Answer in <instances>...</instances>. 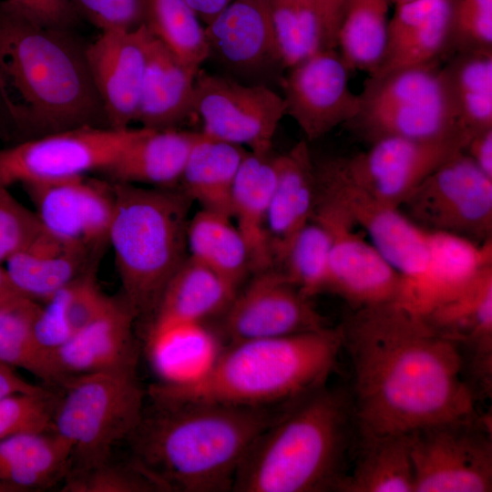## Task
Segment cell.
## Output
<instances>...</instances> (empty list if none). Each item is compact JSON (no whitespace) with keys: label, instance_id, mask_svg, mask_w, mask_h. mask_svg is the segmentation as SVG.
I'll return each mask as SVG.
<instances>
[{"label":"cell","instance_id":"1","mask_svg":"<svg viewBox=\"0 0 492 492\" xmlns=\"http://www.w3.org/2000/svg\"><path fill=\"white\" fill-rule=\"evenodd\" d=\"M338 328L359 431L409 434L477 412L455 343L401 301L351 309Z\"/></svg>","mask_w":492,"mask_h":492},{"label":"cell","instance_id":"2","mask_svg":"<svg viewBox=\"0 0 492 492\" xmlns=\"http://www.w3.org/2000/svg\"><path fill=\"white\" fill-rule=\"evenodd\" d=\"M0 89L21 140L83 126L110 128L87 45L6 0H0Z\"/></svg>","mask_w":492,"mask_h":492},{"label":"cell","instance_id":"3","mask_svg":"<svg viewBox=\"0 0 492 492\" xmlns=\"http://www.w3.org/2000/svg\"><path fill=\"white\" fill-rule=\"evenodd\" d=\"M128 438L159 491L232 490L250 449L282 407L157 403Z\"/></svg>","mask_w":492,"mask_h":492},{"label":"cell","instance_id":"4","mask_svg":"<svg viewBox=\"0 0 492 492\" xmlns=\"http://www.w3.org/2000/svg\"><path fill=\"white\" fill-rule=\"evenodd\" d=\"M348 386L328 384L284 406L235 478L242 492H339L357 439Z\"/></svg>","mask_w":492,"mask_h":492},{"label":"cell","instance_id":"5","mask_svg":"<svg viewBox=\"0 0 492 492\" xmlns=\"http://www.w3.org/2000/svg\"><path fill=\"white\" fill-rule=\"evenodd\" d=\"M342 351L338 326L228 343L200 381L182 386L159 383L149 395L157 403L282 407L326 385Z\"/></svg>","mask_w":492,"mask_h":492},{"label":"cell","instance_id":"6","mask_svg":"<svg viewBox=\"0 0 492 492\" xmlns=\"http://www.w3.org/2000/svg\"><path fill=\"white\" fill-rule=\"evenodd\" d=\"M112 183L115 203L108 240L121 297L136 317L152 315L167 283L188 257L192 201L179 189Z\"/></svg>","mask_w":492,"mask_h":492},{"label":"cell","instance_id":"7","mask_svg":"<svg viewBox=\"0 0 492 492\" xmlns=\"http://www.w3.org/2000/svg\"><path fill=\"white\" fill-rule=\"evenodd\" d=\"M53 432L72 448L69 470L97 466L128 440L144 414L137 368L80 374L60 386Z\"/></svg>","mask_w":492,"mask_h":492},{"label":"cell","instance_id":"8","mask_svg":"<svg viewBox=\"0 0 492 492\" xmlns=\"http://www.w3.org/2000/svg\"><path fill=\"white\" fill-rule=\"evenodd\" d=\"M352 124L372 142L388 137L432 139L460 128L442 67L432 64L367 77Z\"/></svg>","mask_w":492,"mask_h":492},{"label":"cell","instance_id":"9","mask_svg":"<svg viewBox=\"0 0 492 492\" xmlns=\"http://www.w3.org/2000/svg\"><path fill=\"white\" fill-rule=\"evenodd\" d=\"M415 492L492 491L491 416L475 412L410 433Z\"/></svg>","mask_w":492,"mask_h":492},{"label":"cell","instance_id":"10","mask_svg":"<svg viewBox=\"0 0 492 492\" xmlns=\"http://www.w3.org/2000/svg\"><path fill=\"white\" fill-rule=\"evenodd\" d=\"M316 195L344 211L355 226L401 275V300L422 279L428 264L429 231L412 221L400 208L382 204L349 177L343 158L315 163Z\"/></svg>","mask_w":492,"mask_h":492},{"label":"cell","instance_id":"11","mask_svg":"<svg viewBox=\"0 0 492 492\" xmlns=\"http://www.w3.org/2000/svg\"><path fill=\"white\" fill-rule=\"evenodd\" d=\"M401 208L425 230L477 243L492 240V178L463 151L431 172Z\"/></svg>","mask_w":492,"mask_h":492},{"label":"cell","instance_id":"12","mask_svg":"<svg viewBox=\"0 0 492 492\" xmlns=\"http://www.w3.org/2000/svg\"><path fill=\"white\" fill-rule=\"evenodd\" d=\"M132 130L83 126L18 141L0 149V183L24 186L103 172Z\"/></svg>","mask_w":492,"mask_h":492},{"label":"cell","instance_id":"13","mask_svg":"<svg viewBox=\"0 0 492 492\" xmlns=\"http://www.w3.org/2000/svg\"><path fill=\"white\" fill-rule=\"evenodd\" d=\"M210 138L247 148L272 151L280 121L285 116L282 95L264 84H247L226 75L200 69L195 79L193 116Z\"/></svg>","mask_w":492,"mask_h":492},{"label":"cell","instance_id":"14","mask_svg":"<svg viewBox=\"0 0 492 492\" xmlns=\"http://www.w3.org/2000/svg\"><path fill=\"white\" fill-rule=\"evenodd\" d=\"M467 138L456 134L432 139L388 137L369 149L343 158L351 179L378 202L400 208L437 167L460 151Z\"/></svg>","mask_w":492,"mask_h":492},{"label":"cell","instance_id":"15","mask_svg":"<svg viewBox=\"0 0 492 492\" xmlns=\"http://www.w3.org/2000/svg\"><path fill=\"white\" fill-rule=\"evenodd\" d=\"M312 219L331 234L327 292L340 296L351 309L401 300L403 278L372 242L357 233L344 211L316 197Z\"/></svg>","mask_w":492,"mask_h":492},{"label":"cell","instance_id":"16","mask_svg":"<svg viewBox=\"0 0 492 492\" xmlns=\"http://www.w3.org/2000/svg\"><path fill=\"white\" fill-rule=\"evenodd\" d=\"M224 311L221 333L233 343L287 336L327 327L324 317L276 268L254 273Z\"/></svg>","mask_w":492,"mask_h":492},{"label":"cell","instance_id":"17","mask_svg":"<svg viewBox=\"0 0 492 492\" xmlns=\"http://www.w3.org/2000/svg\"><path fill=\"white\" fill-rule=\"evenodd\" d=\"M282 80L285 115L306 141L349 124L361 108L359 94L349 87V67L334 48L322 49L288 68Z\"/></svg>","mask_w":492,"mask_h":492},{"label":"cell","instance_id":"18","mask_svg":"<svg viewBox=\"0 0 492 492\" xmlns=\"http://www.w3.org/2000/svg\"><path fill=\"white\" fill-rule=\"evenodd\" d=\"M24 188L46 233L97 255L108 244L115 203L111 181L85 175Z\"/></svg>","mask_w":492,"mask_h":492},{"label":"cell","instance_id":"19","mask_svg":"<svg viewBox=\"0 0 492 492\" xmlns=\"http://www.w3.org/2000/svg\"><path fill=\"white\" fill-rule=\"evenodd\" d=\"M208 59L247 84H264L284 66L270 11V0H232L204 26ZM269 86V85H268Z\"/></svg>","mask_w":492,"mask_h":492},{"label":"cell","instance_id":"20","mask_svg":"<svg viewBox=\"0 0 492 492\" xmlns=\"http://www.w3.org/2000/svg\"><path fill=\"white\" fill-rule=\"evenodd\" d=\"M425 320L452 341L464 376L477 400L492 394V264L451 296L424 313Z\"/></svg>","mask_w":492,"mask_h":492},{"label":"cell","instance_id":"21","mask_svg":"<svg viewBox=\"0 0 492 492\" xmlns=\"http://www.w3.org/2000/svg\"><path fill=\"white\" fill-rule=\"evenodd\" d=\"M152 36L142 25L101 32L87 45L91 77L112 128H127L136 121Z\"/></svg>","mask_w":492,"mask_h":492},{"label":"cell","instance_id":"22","mask_svg":"<svg viewBox=\"0 0 492 492\" xmlns=\"http://www.w3.org/2000/svg\"><path fill=\"white\" fill-rule=\"evenodd\" d=\"M135 318L122 297L112 298L98 317L55 350L53 361L62 384L67 378L80 374L137 368Z\"/></svg>","mask_w":492,"mask_h":492},{"label":"cell","instance_id":"23","mask_svg":"<svg viewBox=\"0 0 492 492\" xmlns=\"http://www.w3.org/2000/svg\"><path fill=\"white\" fill-rule=\"evenodd\" d=\"M451 0H414L395 5L384 56L369 77L439 64L448 57Z\"/></svg>","mask_w":492,"mask_h":492},{"label":"cell","instance_id":"24","mask_svg":"<svg viewBox=\"0 0 492 492\" xmlns=\"http://www.w3.org/2000/svg\"><path fill=\"white\" fill-rule=\"evenodd\" d=\"M316 200L315 162L308 143L301 140L276 155V178L272 192L267 231L274 268L290 243L312 220Z\"/></svg>","mask_w":492,"mask_h":492},{"label":"cell","instance_id":"25","mask_svg":"<svg viewBox=\"0 0 492 492\" xmlns=\"http://www.w3.org/2000/svg\"><path fill=\"white\" fill-rule=\"evenodd\" d=\"M198 133L179 128H133L128 141L102 173L112 182L177 189Z\"/></svg>","mask_w":492,"mask_h":492},{"label":"cell","instance_id":"26","mask_svg":"<svg viewBox=\"0 0 492 492\" xmlns=\"http://www.w3.org/2000/svg\"><path fill=\"white\" fill-rule=\"evenodd\" d=\"M197 73L153 36L135 122L149 128H179L193 117Z\"/></svg>","mask_w":492,"mask_h":492},{"label":"cell","instance_id":"27","mask_svg":"<svg viewBox=\"0 0 492 492\" xmlns=\"http://www.w3.org/2000/svg\"><path fill=\"white\" fill-rule=\"evenodd\" d=\"M97 256L67 245L43 230L27 247L11 256L5 268L21 295L46 302L75 280L94 272Z\"/></svg>","mask_w":492,"mask_h":492},{"label":"cell","instance_id":"28","mask_svg":"<svg viewBox=\"0 0 492 492\" xmlns=\"http://www.w3.org/2000/svg\"><path fill=\"white\" fill-rule=\"evenodd\" d=\"M276 178V155L247 150L231 197V217L250 254L251 272L274 268L267 221Z\"/></svg>","mask_w":492,"mask_h":492},{"label":"cell","instance_id":"29","mask_svg":"<svg viewBox=\"0 0 492 492\" xmlns=\"http://www.w3.org/2000/svg\"><path fill=\"white\" fill-rule=\"evenodd\" d=\"M428 231L426 271L402 300L420 313L454 294L492 263V240L477 243L450 233Z\"/></svg>","mask_w":492,"mask_h":492},{"label":"cell","instance_id":"30","mask_svg":"<svg viewBox=\"0 0 492 492\" xmlns=\"http://www.w3.org/2000/svg\"><path fill=\"white\" fill-rule=\"evenodd\" d=\"M148 348L164 384L189 385L203 378L223 346L200 322H168L150 326Z\"/></svg>","mask_w":492,"mask_h":492},{"label":"cell","instance_id":"31","mask_svg":"<svg viewBox=\"0 0 492 492\" xmlns=\"http://www.w3.org/2000/svg\"><path fill=\"white\" fill-rule=\"evenodd\" d=\"M339 492H415L410 433L358 430L353 460Z\"/></svg>","mask_w":492,"mask_h":492},{"label":"cell","instance_id":"32","mask_svg":"<svg viewBox=\"0 0 492 492\" xmlns=\"http://www.w3.org/2000/svg\"><path fill=\"white\" fill-rule=\"evenodd\" d=\"M247 149L199 131L177 189L201 209L231 217V197Z\"/></svg>","mask_w":492,"mask_h":492},{"label":"cell","instance_id":"33","mask_svg":"<svg viewBox=\"0 0 492 492\" xmlns=\"http://www.w3.org/2000/svg\"><path fill=\"white\" fill-rule=\"evenodd\" d=\"M237 289L203 264L187 257L167 283L152 314L153 324L200 322L222 314Z\"/></svg>","mask_w":492,"mask_h":492},{"label":"cell","instance_id":"34","mask_svg":"<svg viewBox=\"0 0 492 492\" xmlns=\"http://www.w3.org/2000/svg\"><path fill=\"white\" fill-rule=\"evenodd\" d=\"M71 446L54 432L0 439V482L26 491L63 479L71 463Z\"/></svg>","mask_w":492,"mask_h":492},{"label":"cell","instance_id":"35","mask_svg":"<svg viewBox=\"0 0 492 492\" xmlns=\"http://www.w3.org/2000/svg\"><path fill=\"white\" fill-rule=\"evenodd\" d=\"M188 256L210 269L239 290L251 272L247 244L231 217L200 209L190 218Z\"/></svg>","mask_w":492,"mask_h":492},{"label":"cell","instance_id":"36","mask_svg":"<svg viewBox=\"0 0 492 492\" xmlns=\"http://www.w3.org/2000/svg\"><path fill=\"white\" fill-rule=\"evenodd\" d=\"M442 71L458 124L468 138L492 128V50L454 54Z\"/></svg>","mask_w":492,"mask_h":492},{"label":"cell","instance_id":"37","mask_svg":"<svg viewBox=\"0 0 492 492\" xmlns=\"http://www.w3.org/2000/svg\"><path fill=\"white\" fill-rule=\"evenodd\" d=\"M40 304L18 295L0 304V362L22 368L52 387H60L52 353L43 349L33 333Z\"/></svg>","mask_w":492,"mask_h":492},{"label":"cell","instance_id":"38","mask_svg":"<svg viewBox=\"0 0 492 492\" xmlns=\"http://www.w3.org/2000/svg\"><path fill=\"white\" fill-rule=\"evenodd\" d=\"M388 0H351L337 35L339 54L350 70L373 74L386 49Z\"/></svg>","mask_w":492,"mask_h":492},{"label":"cell","instance_id":"39","mask_svg":"<svg viewBox=\"0 0 492 492\" xmlns=\"http://www.w3.org/2000/svg\"><path fill=\"white\" fill-rule=\"evenodd\" d=\"M150 33L186 65L199 71L208 60L204 26L186 0H142Z\"/></svg>","mask_w":492,"mask_h":492},{"label":"cell","instance_id":"40","mask_svg":"<svg viewBox=\"0 0 492 492\" xmlns=\"http://www.w3.org/2000/svg\"><path fill=\"white\" fill-rule=\"evenodd\" d=\"M270 11L284 68L326 49L316 0H270Z\"/></svg>","mask_w":492,"mask_h":492},{"label":"cell","instance_id":"41","mask_svg":"<svg viewBox=\"0 0 492 492\" xmlns=\"http://www.w3.org/2000/svg\"><path fill=\"white\" fill-rule=\"evenodd\" d=\"M331 242L327 228L312 219L292 241L279 265L310 298L328 291Z\"/></svg>","mask_w":492,"mask_h":492},{"label":"cell","instance_id":"42","mask_svg":"<svg viewBox=\"0 0 492 492\" xmlns=\"http://www.w3.org/2000/svg\"><path fill=\"white\" fill-rule=\"evenodd\" d=\"M60 392L42 387L32 393L0 399V439L53 432V417Z\"/></svg>","mask_w":492,"mask_h":492},{"label":"cell","instance_id":"43","mask_svg":"<svg viewBox=\"0 0 492 492\" xmlns=\"http://www.w3.org/2000/svg\"><path fill=\"white\" fill-rule=\"evenodd\" d=\"M64 492H149L159 491L132 459L114 462L112 457L97 466L69 470L63 477Z\"/></svg>","mask_w":492,"mask_h":492},{"label":"cell","instance_id":"44","mask_svg":"<svg viewBox=\"0 0 492 492\" xmlns=\"http://www.w3.org/2000/svg\"><path fill=\"white\" fill-rule=\"evenodd\" d=\"M479 50H492V0H451L448 58Z\"/></svg>","mask_w":492,"mask_h":492},{"label":"cell","instance_id":"45","mask_svg":"<svg viewBox=\"0 0 492 492\" xmlns=\"http://www.w3.org/2000/svg\"><path fill=\"white\" fill-rule=\"evenodd\" d=\"M43 229L34 212L0 183V263L27 247Z\"/></svg>","mask_w":492,"mask_h":492},{"label":"cell","instance_id":"46","mask_svg":"<svg viewBox=\"0 0 492 492\" xmlns=\"http://www.w3.org/2000/svg\"><path fill=\"white\" fill-rule=\"evenodd\" d=\"M80 18L101 32L133 30L145 25L142 0H70Z\"/></svg>","mask_w":492,"mask_h":492},{"label":"cell","instance_id":"47","mask_svg":"<svg viewBox=\"0 0 492 492\" xmlns=\"http://www.w3.org/2000/svg\"><path fill=\"white\" fill-rule=\"evenodd\" d=\"M70 284L44 302L45 305L39 306L33 322L37 343L50 353L63 345L74 333L67 315Z\"/></svg>","mask_w":492,"mask_h":492},{"label":"cell","instance_id":"48","mask_svg":"<svg viewBox=\"0 0 492 492\" xmlns=\"http://www.w3.org/2000/svg\"><path fill=\"white\" fill-rule=\"evenodd\" d=\"M112 297L98 287L94 272L75 280L70 284L67 303V315L74 333L98 317L109 304Z\"/></svg>","mask_w":492,"mask_h":492},{"label":"cell","instance_id":"49","mask_svg":"<svg viewBox=\"0 0 492 492\" xmlns=\"http://www.w3.org/2000/svg\"><path fill=\"white\" fill-rule=\"evenodd\" d=\"M34 16L41 23L70 30L80 16L70 0H6Z\"/></svg>","mask_w":492,"mask_h":492},{"label":"cell","instance_id":"50","mask_svg":"<svg viewBox=\"0 0 492 492\" xmlns=\"http://www.w3.org/2000/svg\"><path fill=\"white\" fill-rule=\"evenodd\" d=\"M351 0H316L324 29L326 48L337 46V35Z\"/></svg>","mask_w":492,"mask_h":492},{"label":"cell","instance_id":"51","mask_svg":"<svg viewBox=\"0 0 492 492\" xmlns=\"http://www.w3.org/2000/svg\"><path fill=\"white\" fill-rule=\"evenodd\" d=\"M463 152L488 177L492 178V128L475 133Z\"/></svg>","mask_w":492,"mask_h":492},{"label":"cell","instance_id":"52","mask_svg":"<svg viewBox=\"0 0 492 492\" xmlns=\"http://www.w3.org/2000/svg\"><path fill=\"white\" fill-rule=\"evenodd\" d=\"M42 387L26 382L13 367L0 362V399L13 394L32 393Z\"/></svg>","mask_w":492,"mask_h":492},{"label":"cell","instance_id":"53","mask_svg":"<svg viewBox=\"0 0 492 492\" xmlns=\"http://www.w3.org/2000/svg\"><path fill=\"white\" fill-rule=\"evenodd\" d=\"M232 0H186L197 17L205 25L215 18Z\"/></svg>","mask_w":492,"mask_h":492},{"label":"cell","instance_id":"54","mask_svg":"<svg viewBox=\"0 0 492 492\" xmlns=\"http://www.w3.org/2000/svg\"><path fill=\"white\" fill-rule=\"evenodd\" d=\"M12 134L17 135L16 127L0 89V138Z\"/></svg>","mask_w":492,"mask_h":492},{"label":"cell","instance_id":"55","mask_svg":"<svg viewBox=\"0 0 492 492\" xmlns=\"http://www.w3.org/2000/svg\"><path fill=\"white\" fill-rule=\"evenodd\" d=\"M21 295L13 286L5 268L0 263V304Z\"/></svg>","mask_w":492,"mask_h":492},{"label":"cell","instance_id":"56","mask_svg":"<svg viewBox=\"0 0 492 492\" xmlns=\"http://www.w3.org/2000/svg\"><path fill=\"white\" fill-rule=\"evenodd\" d=\"M21 488L0 482V492H21Z\"/></svg>","mask_w":492,"mask_h":492},{"label":"cell","instance_id":"57","mask_svg":"<svg viewBox=\"0 0 492 492\" xmlns=\"http://www.w3.org/2000/svg\"><path fill=\"white\" fill-rule=\"evenodd\" d=\"M411 1H414V0H388L390 4H395V5L411 2Z\"/></svg>","mask_w":492,"mask_h":492}]
</instances>
